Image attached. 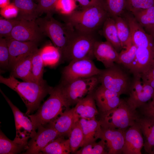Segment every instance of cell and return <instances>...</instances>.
Listing matches in <instances>:
<instances>
[{"label": "cell", "instance_id": "7a4b0ae2", "mask_svg": "<svg viewBox=\"0 0 154 154\" xmlns=\"http://www.w3.org/2000/svg\"><path fill=\"white\" fill-rule=\"evenodd\" d=\"M68 23L75 30L82 32L94 34L110 16L106 6L98 0L92 5L81 11H75L67 15Z\"/></svg>", "mask_w": 154, "mask_h": 154}, {"label": "cell", "instance_id": "3957f363", "mask_svg": "<svg viewBox=\"0 0 154 154\" xmlns=\"http://www.w3.org/2000/svg\"><path fill=\"white\" fill-rule=\"evenodd\" d=\"M47 99L40 106L34 114L27 116L36 129L40 126L46 125L53 121L62 112L66 104L61 84L53 88Z\"/></svg>", "mask_w": 154, "mask_h": 154}, {"label": "cell", "instance_id": "4316f807", "mask_svg": "<svg viewBox=\"0 0 154 154\" xmlns=\"http://www.w3.org/2000/svg\"><path fill=\"white\" fill-rule=\"evenodd\" d=\"M70 152L69 139L59 136L48 144L40 154H68Z\"/></svg>", "mask_w": 154, "mask_h": 154}, {"label": "cell", "instance_id": "30bf717a", "mask_svg": "<svg viewBox=\"0 0 154 154\" xmlns=\"http://www.w3.org/2000/svg\"><path fill=\"white\" fill-rule=\"evenodd\" d=\"M133 75L128 93L129 96L126 100L131 108L137 110L152 99L154 89L142 82L140 74Z\"/></svg>", "mask_w": 154, "mask_h": 154}, {"label": "cell", "instance_id": "c3c4849f", "mask_svg": "<svg viewBox=\"0 0 154 154\" xmlns=\"http://www.w3.org/2000/svg\"><path fill=\"white\" fill-rule=\"evenodd\" d=\"M151 154H154V148L153 150L151 152Z\"/></svg>", "mask_w": 154, "mask_h": 154}, {"label": "cell", "instance_id": "60d3db41", "mask_svg": "<svg viewBox=\"0 0 154 154\" xmlns=\"http://www.w3.org/2000/svg\"><path fill=\"white\" fill-rule=\"evenodd\" d=\"M140 75L142 82L154 89V65L152 63Z\"/></svg>", "mask_w": 154, "mask_h": 154}, {"label": "cell", "instance_id": "cb8c5ba5", "mask_svg": "<svg viewBox=\"0 0 154 154\" xmlns=\"http://www.w3.org/2000/svg\"><path fill=\"white\" fill-rule=\"evenodd\" d=\"M28 142L15 138L11 140L8 138L1 130L0 132V154H15L27 150Z\"/></svg>", "mask_w": 154, "mask_h": 154}, {"label": "cell", "instance_id": "9c48e42d", "mask_svg": "<svg viewBox=\"0 0 154 154\" xmlns=\"http://www.w3.org/2000/svg\"><path fill=\"white\" fill-rule=\"evenodd\" d=\"M102 70L98 68L92 60L88 59L75 60L69 62L62 72V83L98 76Z\"/></svg>", "mask_w": 154, "mask_h": 154}, {"label": "cell", "instance_id": "484cf974", "mask_svg": "<svg viewBox=\"0 0 154 154\" xmlns=\"http://www.w3.org/2000/svg\"><path fill=\"white\" fill-rule=\"evenodd\" d=\"M102 34L106 41L119 53L122 49L114 19L111 16L105 20L102 26Z\"/></svg>", "mask_w": 154, "mask_h": 154}, {"label": "cell", "instance_id": "2e32d148", "mask_svg": "<svg viewBox=\"0 0 154 154\" xmlns=\"http://www.w3.org/2000/svg\"><path fill=\"white\" fill-rule=\"evenodd\" d=\"M144 141L140 128L137 121L125 131L123 154H141Z\"/></svg>", "mask_w": 154, "mask_h": 154}, {"label": "cell", "instance_id": "f35d334b", "mask_svg": "<svg viewBox=\"0 0 154 154\" xmlns=\"http://www.w3.org/2000/svg\"><path fill=\"white\" fill-rule=\"evenodd\" d=\"M76 1L75 0H58L55 8L63 14L68 15L75 11Z\"/></svg>", "mask_w": 154, "mask_h": 154}, {"label": "cell", "instance_id": "ba28073f", "mask_svg": "<svg viewBox=\"0 0 154 154\" xmlns=\"http://www.w3.org/2000/svg\"><path fill=\"white\" fill-rule=\"evenodd\" d=\"M98 76L103 87L120 95L129 93L131 80L127 73L116 63L110 67L102 70Z\"/></svg>", "mask_w": 154, "mask_h": 154}, {"label": "cell", "instance_id": "f907efd6", "mask_svg": "<svg viewBox=\"0 0 154 154\" xmlns=\"http://www.w3.org/2000/svg\"></svg>", "mask_w": 154, "mask_h": 154}, {"label": "cell", "instance_id": "1f68e13d", "mask_svg": "<svg viewBox=\"0 0 154 154\" xmlns=\"http://www.w3.org/2000/svg\"><path fill=\"white\" fill-rule=\"evenodd\" d=\"M68 135L71 152L75 153L79 147H81L83 141V133L80 119L75 123Z\"/></svg>", "mask_w": 154, "mask_h": 154}, {"label": "cell", "instance_id": "ab89813d", "mask_svg": "<svg viewBox=\"0 0 154 154\" xmlns=\"http://www.w3.org/2000/svg\"><path fill=\"white\" fill-rule=\"evenodd\" d=\"M58 0H38L36 11L37 15L42 13H50V12L56 7Z\"/></svg>", "mask_w": 154, "mask_h": 154}, {"label": "cell", "instance_id": "5bb4252c", "mask_svg": "<svg viewBox=\"0 0 154 154\" xmlns=\"http://www.w3.org/2000/svg\"><path fill=\"white\" fill-rule=\"evenodd\" d=\"M6 39L9 53L8 68L11 69L19 61L38 49V42H37L21 41L12 38Z\"/></svg>", "mask_w": 154, "mask_h": 154}, {"label": "cell", "instance_id": "83f0119b", "mask_svg": "<svg viewBox=\"0 0 154 154\" xmlns=\"http://www.w3.org/2000/svg\"><path fill=\"white\" fill-rule=\"evenodd\" d=\"M113 18L115 21L122 48V49H124L132 42L129 26L125 19L121 16Z\"/></svg>", "mask_w": 154, "mask_h": 154}, {"label": "cell", "instance_id": "f6af8a7d", "mask_svg": "<svg viewBox=\"0 0 154 154\" xmlns=\"http://www.w3.org/2000/svg\"><path fill=\"white\" fill-rule=\"evenodd\" d=\"M9 0H0V6L1 8L9 4Z\"/></svg>", "mask_w": 154, "mask_h": 154}, {"label": "cell", "instance_id": "5b68a950", "mask_svg": "<svg viewBox=\"0 0 154 154\" xmlns=\"http://www.w3.org/2000/svg\"><path fill=\"white\" fill-rule=\"evenodd\" d=\"M35 21L45 35L51 40L61 56L74 29L69 24L63 25L55 19L50 13L43 17L37 18Z\"/></svg>", "mask_w": 154, "mask_h": 154}, {"label": "cell", "instance_id": "74e56055", "mask_svg": "<svg viewBox=\"0 0 154 154\" xmlns=\"http://www.w3.org/2000/svg\"><path fill=\"white\" fill-rule=\"evenodd\" d=\"M9 53L6 39L0 38V65L3 68H8Z\"/></svg>", "mask_w": 154, "mask_h": 154}, {"label": "cell", "instance_id": "7c38bea8", "mask_svg": "<svg viewBox=\"0 0 154 154\" xmlns=\"http://www.w3.org/2000/svg\"><path fill=\"white\" fill-rule=\"evenodd\" d=\"M0 92L11 107L13 114L16 130L15 138L28 142L36 133V129L29 117L14 105L0 89Z\"/></svg>", "mask_w": 154, "mask_h": 154}, {"label": "cell", "instance_id": "d4e9b609", "mask_svg": "<svg viewBox=\"0 0 154 154\" xmlns=\"http://www.w3.org/2000/svg\"><path fill=\"white\" fill-rule=\"evenodd\" d=\"M13 3L17 8V20H35L38 17L36 9L37 4L33 0H13Z\"/></svg>", "mask_w": 154, "mask_h": 154}, {"label": "cell", "instance_id": "d6a6232c", "mask_svg": "<svg viewBox=\"0 0 154 154\" xmlns=\"http://www.w3.org/2000/svg\"><path fill=\"white\" fill-rule=\"evenodd\" d=\"M42 57L44 66H51L57 63L61 55L54 46H48L41 49Z\"/></svg>", "mask_w": 154, "mask_h": 154}, {"label": "cell", "instance_id": "8992f818", "mask_svg": "<svg viewBox=\"0 0 154 154\" xmlns=\"http://www.w3.org/2000/svg\"><path fill=\"white\" fill-rule=\"evenodd\" d=\"M140 116L137 110L132 109L126 100L121 99L116 107L101 113L99 121L102 128L125 131L136 122Z\"/></svg>", "mask_w": 154, "mask_h": 154}, {"label": "cell", "instance_id": "d6986e66", "mask_svg": "<svg viewBox=\"0 0 154 154\" xmlns=\"http://www.w3.org/2000/svg\"><path fill=\"white\" fill-rule=\"evenodd\" d=\"M60 115L48 124L55 129L60 136L68 135L75 123L80 119L75 113L74 108L66 109Z\"/></svg>", "mask_w": 154, "mask_h": 154}, {"label": "cell", "instance_id": "bcb514c9", "mask_svg": "<svg viewBox=\"0 0 154 154\" xmlns=\"http://www.w3.org/2000/svg\"><path fill=\"white\" fill-rule=\"evenodd\" d=\"M148 33L154 38V25Z\"/></svg>", "mask_w": 154, "mask_h": 154}, {"label": "cell", "instance_id": "52a82bcc", "mask_svg": "<svg viewBox=\"0 0 154 154\" xmlns=\"http://www.w3.org/2000/svg\"><path fill=\"white\" fill-rule=\"evenodd\" d=\"M99 82L98 76L61 83L66 108L76 104L80 100L94 92Z\"/></svg>", "mask_w": 154, "mask_h": 154}, {"label": "cell", "instance_id": "9a60e30c", "mask_svg": "<svg viewBox=\"0 0 154 154\" xmlns=\"http://www.w3.org/2000/svg\"><path fill=\"white\" fill-rule=\"evenodd\" d=\"M125 131L117 129L102 127L99 139L105 141L108 154L122 153Z\"/></svg>", "mask_w": 154, "mask_h": 154}, {"label": "cell", "instance_id": "e575fe53", "mask_svg": "<svg viewBox=\"0 0 154 154\" xmlns=\"http://www.w3.org/2000/svg\"><path fill=\"white\" fill-rule=\"evenodd\" d=\"M154 5V0H126L125 8L133 14Z\"/></svg>", "mask_w": 154, "mask_h": 154}, {"label": "cell", "instance_id": "7dc6e473", "mask_svg": "<svg viewBox=\"0 0 154 154\" xmlns=\"http://www.w3.org/2000/svg\"><path fill=\"white\" fill-rule=\"evenodd\" d=\"M152 100L150 102L151 104H154V96L152 98Z\"/></svg>", "mask_w": 154, "mask_h": 154}, {"label": "cell", "instance_id": "44dd1931", "mask_svg": "<svg viewBox=\"0 0 154 154\" xmlns=\"http://www.w3.org/2000/svg\"><path fill=\"white\" fill-rule=\"evenodd\" d=\"M137 122L143 135L145 150L151 154L154 148V121L143 116H140Z\"/></svg>", "mask_w": 154, "mask_h": 154}, {"label": "cell", "instance_id": "7bdbcfd3", "mask_svg": "<svg viewBox=\"0 0 154 154\" xmlns=\"http://www.w3.org/2000/svg\"><path fill=\"white\" fill-rule=\"evenodd\" d=\"M139 108L142 116L154 121V104L149 102Z\"/></svg>", "mask_w": 154, "mask_h": 154}, {"label": "cell", "instance_id": "681fc988", "mask_svg": "<svg viewBox=\"0 0 154 154\" xmlns=\"http://www.w3.org/2000/svg\"><path fill=\"white\" fill-rule=\"evenodd\" d=\"M152 64L154 65V59L153 60V62H152Z\"/></svg>", "mask_w": 154, "mask_h": 154}, {"label": "cell", "instance_id": "e0dca14e", "mask_svg": "<svg viewBox=\"0 0 154 154\" xmlns=\"http://www.w3.org/2000/svg\"><path fill=\"white\" fill-rule=\"evenodd\" d=\"M93 94L96 104L101 113L116 108L121 100L119 94L101 85L95 90Z\"/></svg>", "mask_w": 154, "mask_h": 154}, {"label": "cell", "instance_id": "277c9868", "mask_svg": "<svg viewBox=\"0 0 154 154\" xmlns=\"http://www.w3.org/2000/svg\"><path fill=\"white\" fill-rule=\"evenodd\" d=\"M96 40L94 34L82 32L74 29L62 56L69 62L82 59L93 60L95 58L93 49Z\"/></svg>", "mask_w": 154, "mask_h": 154}, {"label": "cell", "instance_id": "836d02e7", "mask_svg": "<svg viewBox=\"0 0 154 154\" xmlns=\"http://www.w3.org/2000/svg\"><path fill=\"white\" fill-rule=\"evenodd\" d=\"M100 139L98 142L94 141L87 144L74 153L77 154H108L105 150L106 146L105 141L102 139Z\"/></svg>", "mask_w": 154, "mask_h": 154}, {"label": "cell", "instance_id": "8d00e7d4", "mask_svg": "<svg viewBox=\"0 0 154 154\" xmlns=\"http://www.w3.org/2000/svg\"><path fill=\"white\" fill-rule=\"evenodd\" d=\"M19 20L13 19H0V38H8Z\"/></svg>", "mask_w": 154, "mask_h": 154}, {"label": "cell", "instance_id": "6da1fadb", "mask_svg": "<svg viewBox=\"0 0 154 154\" xmlns=\"http://www.w3.org/2000/svg\"><path fill=\"white\" fill-rule=\"evenodd\" d=\"M0 82L18 94L27 108L25 113L27 115L38 109L42 101L50 94L53 88L48 86L45 81L40 83L19 81L11 74L7 78L0 75Z\"/></svg>", "mask_w": 154, "mask_h": 154}, {"label": "cell", "instance_id": "f1b7e54d", "mask_svg": "<svg viewBox=\"0 0 154 154\" xmlns=\"http://www.w3.org/2000/svg\"><path fill=\"white\" fill-rule=\"evenodd\" d=\"M132 14L137 22L148 33L154 25V5Z\"/></svg>", "mask_w": 154, "mask_h": 154}, {"label": "cell", "instance_id": "ee69618b", "mask_svg": "<svg viewBox=\"0 0 154 154\" xmlns=\"http://www.w3.org/2000/svg\"><path fill=\"white\" fill-rule=\"evenodd\" d=\"M78 1L83 9L89 7L97 2L98 0H75Z\"/></svg>", "mask_w": 154, "mask_h": 154}, {"label": "cell", "instance_id": "d590c367", "mask_svg": "<svg viewBox=\"0 0 154 154\" xmlns=\"http://www.w3.org/2000/svg\"><path fill=\"white\" fill-rule=\"evenodd\" d=\"M126 0H107L106 7L110 16H121L125 8Z\"/></svg>", "mask_w": 154, "mask_h": 154}, {"label": "cell", "instance_id": "ac0fdd59", "mask_svg": "<svg viewBox=\"0 0 154 154\" xmlns=\"http://www.w3.org/2000/svg\"><path fill=\"white\" fill-rule=\"evenodd\" d=\"M93 53L95 58L102 62L106 68L114 65L118 60L119 53L107 41L97 40L94 44Z\"/></svg>", "mask_w": 154, "mask_h": 154}, {"label": "cell", "instance_id": "7402d4cb", "mask_svg": "<svg viewBox=\"0 0 154 154\" xmlns=\"http://www.w3.org/2000/svg\"><path fill=\"white\" fill-rule=\"evenodd\" d=\"M94 92L80 100L74 108L75 113L80 119L95 118L96 116L98 114Z\"/></svg>", "mask_w": 154, "mask_h": 154}, {"label": "cell", "instance_id": "4fadbf2b", "mask_svg": "<svg viewBox=\"0 0 154 154\" xmlns=\"http://www.w3.org/2000/svg\"><path fill=\"white\" fill-rule=\"evenodd\" d=\"M47 125L38 127L37 132L28 142L26 151L23 154H40L48 144L60 136L53 127Z\"/></svg>", "mask_w": 154, "mask_h": 154}, {"label": "cell", "instance_id": "603a6c76", "mask_svg": "<svg viewBox=\"0 0 154 154\" xmlns=\"http://www.w3.org/2000/svg\"><path fill=\"white\" fill-rule=\"evenodd\" d=\"M34 52L26 56L14 65L11 69L10 74L24 81L35 82L31 71V60Z\"/></svg>", "mask_w": 154, "mask_h": 154}, {"label": "cell", "instance_id": "4dcf8cb0", "mask_svg": "<svg viewBox=\"0 0 154 154\" xmlns=\"http://www.w3.org/2000/svg\"><path fill=\"white\" fill-rule=\"evenodd\" d=\"M137 47L132 42L119 53L116 63L121 65L129 70L135 58Z\"/></svg>", "mask_w": 154, "mask_h": 154}, {"label": "cell", "instance_id": "f546056e", "mask_svg": "<svg viewBox=\"0 0 154 154\" xmlns=\"http://www.w3.org/2000/svg\"><path fill=\"white\" fill-rule=\"evenodd\" d=\"M41 49H38L33 54L31 60V71L35 82L41 83L45 81L43 79L44 66L42 57Z\"/></svg>", "mask_w": 154, "mask_h": 154}, {"label": "cell", "instance_id": "ffe728a7", "mask_svg": "<svg viewBox=\"0 0 154 154\" xmlns=\"http://www.w3.org/2000/svg\"><path fill=\"white\" fill-rule=\"evenodd\" d=\"M80 121L84 135L82 147L89 143L96 141L99 139L102 127L100 121L95 118H80Z\"/></svg>", "mask_w": 154, "mask_h": 154}, {"label": "cell", "instance_id": "8fae6325", "mask_svg": "<svg viewBox=\"0 0 154 154\" xmlns=\"http://www.w3.org/2000/svg\"><path fill=\"white\" fill-rule=\"evenodd\" d=\"M44 34L35 20H19L7 38L21 41H35L39 42L44 38Z\"/></svg>", "mask_w": 154, "mask_h": 154}, {"label": "cell", "instance_id": "b9f144b4", "mask_svg": "<svg viewBox=\"0 0 154 154\" xmlns=\"http://www.w3.org/2000/svg\"><path fill=\"white\" fill-rule=\"evenodd\" d=\"M18 10L14 4H9L4 7L2 8L1 13L6 18H10L17 16Z\"/></svg>", "mask_w": 154, "mask_h": 154}]
</instances>
